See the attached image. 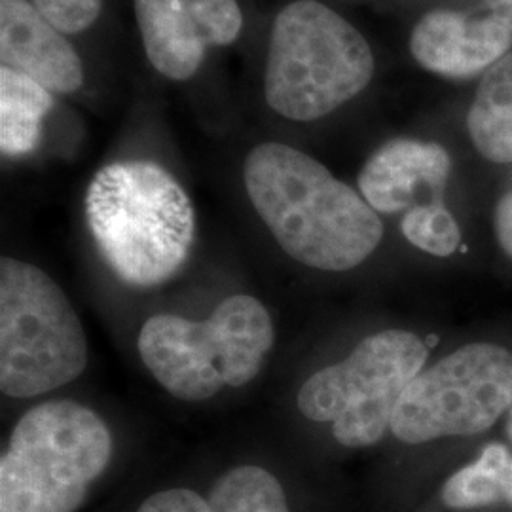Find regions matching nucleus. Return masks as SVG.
I'll use <instances>...</instances> for the list:
<instances>
[{
  "mask_svg": "<svg viewBox=\"0 0 512 512\" xmlns=\"http://www.w3.org/2000/svg\"><path fill=\"white\" fill-rule=\"evenodd\" d=\"M0 59L52 93H74L84 84L73 44L29 0H0Z\"/></svg>",
  "mask_w": 512,
  "mask_h": 512,
  "instance_id": "obj_12",
  "label": "nucleus"
},
{
  "mask_svg": "<svg viewBox=\"0 0 512 512\" xmlns=\"http://www.w3.org/2000/svg\"><path fill=\"white\" fill-rule=\"evenodd\" d=\"M54 109L52 92L27 74L0 69V150L8 158L31 154L40 143L42 124Z\"/></svg>",
  "mask_w": 512,
  "mask_h": 512,
  "instance_id": "obj_14",
  "label": "nucleus"
},
{
  "mask_svg": "<svg viewBox=\"0 0 512 512\" xmlns=\"http://www.w3.org/2000/svg\"><path fill=\"white\" fill-rule=\"evenodd\" d=\"M38 12L61 33H80L99 18L103 0H33Z\"/></svg>",
  "mask_w": 512,
  "mask_h": 512,
  "instance_id": "obj_18",
  "label": "nucleus"
},
{
  "mask_svg": "<svg viewBox=\"0 0 512 512\" xmlns=\"http://www.w3.org/2000/svg\"><path fill=\"white\" fill-rule=\"evenodd\" d=\"M495 236L507 255L512 256V192L505 194L495 207Z\"/></svg>",
  "mask_w": 512,
  "mask_h": 512,
  "instance_id": "obj_19",
  "label": "nucleus"
},
{
  "mask_svg": "<svg viewBox=\"0 0 512 512\" xmlns=\"http://www.w3.org/2000/svg\"><path fill=\"white\" fill-rule=\"evenodd\" d=\"M88 365L84 327L67 294L37 266L0 262V389L29 399L76 380Z\"/></svg>",
  "mask_w": 512,
  "mask_h": 512,
  "instance_id": "obj_6",
  "label": "nucleus"
},
{
  "mask_svg": "<svg viewBox=\"0 0 512 512\" xmlns=\"http://www.w3.org/2000/svg\"><path fill=\"white\" fill-rule=\"evenodd\" d=\"M404 238L435 256L454 255L461 245V230L444 202L425 203L406 211L401 222Z\"/></svg>",
  "mask_w": 512,
  "mask_h": 512,
  "instance_id": "obj_17",
  "label": "nucleus"
},
{
  "mask_svg": "<svg viewBox=\"0 0 512 512\" xmlns=\"http://www.w3.org/2000/svg\"><path fill=\"white\" fill-rule=\"evenodd\" d=\"M150 63L169 80H188L209 46H230L243 27L238 0H135Z\"/></svg>",
  "mask_w": 512,
  "mask_h": 512,
  "instance_id": "obj_9",
  "label": "nucleus"
},
{
  "mask_svg": "<svg viewBox=\"0 0 512 512\" xmlns=\"http://www.w3.org/2000/svg\"><path fill=\"white\" fill-rule=\"evenodd\" d=\"M207 501L211 512H291L279 480L253 465L220 476Z\"/></svg>",
  "mask_w": 512,
  "mask_h": 512,
  "instance_id": "obj_16",
  "label": "nucleus"
},
{
  "mask_svg": "<svg viewBox=\"0 0 512 512\" xmlns=\"http://www.w3.org/2000/svg\"><path fill=\"white\" fill-rule=\"evenodd\" d=\"M452 171L446 148L414 139H393L378 148L361 169L359 190L376 213H401L442 202Z\"/></svg>",
  "mask_w": 512,
  "mask_h": 512,
  "instance_id": "obj_11",
  "label": "nucleus"
},
{
  "mask_svg": "<svg viewBox=\"0 0 512 512\" xmlns=\"http://www.w3.org/2000/svg\"><path fill=\"white\" fill-rule=\"evenodd\" d=\"M243 177L258 217L304 266L348 272L384 238V224L365 198L302 150L281 143L253 148Z\"/></svg>",
  "mask_w": 512,
  "mask_h": 512,
  "instance_id": "obj_1",
  "label": "nucleus"
},
{
  "mask_svg": "<svg viewBox=\"0 0 512 512\" xmlns=\"http://www.w3.org/2000/svg\"><path fill=\"white\" fill-rule=\"evenodd\" d=\"M112 458L109 427L74 401L21 416L0 459V512H74Z\"/></svg>",
  "mask_w": 512,
  "mask_h": 512,
  "instance_id": "obj_5",
  "label": "nucleus"
},
{
  "mask_svg": "<svg viewBox=\"0 0 512 512\" xmlns=\"http://www.w3.org/2000/svg\"><path fill=\"white\" fill-rule=\"evenodd\" d=\"M505 501H509L512 505V467L507 476V494H505Z\"/></svg>",
  "mask_w": 512,
  "mask_h": 512,
  "instance_id": "obj_20",
  "label": "nucleus"
},
{
  "mask_svg": "<svg viewBox=\"0 0 512 512\" xmlns=\"http://www.w3.org/2000/svg\"><path fill=\"white\" fill-rule=\"evenodd\" d=\"M429 349L406 330L365 338L348 359L315 372L298 391V410L311 421L332 423L346 448H366L382 439L406 387L427 363Z\"/></svg>",
  "mask_w": 512,
  "mask_h": 512,
  "instance_id": "obj_7",
  "label": "nucleus"
},
{
  "mask_svg": "<svg viewBox=\"0 0 512 512\" xmlns=\"http://www.w3.org/2000/svg\"><path fill=\"white\" fill-rule=\"evenodd\" d=\"M507 431H509V437H511V440H512V410H511V418H509V429H507Z\"/></svg>",
  "mask_w": 512,
  "mask_h": 512,
  "instance_id": "obj_21",
  "label": "nucleus"
},
{
  "mask_svg": "<svg viewBox=\"0 0 512 512\" xmlns=\"http://www.w3.org/2000/svg\"><path fill=\"white\" fill-rule=\"evenodd\" d=\"M374 55L365 37L329 6L294 0L274 21L264 95L272 109L311 122L365 90Z\"/></svg>",
  "mask_w": 512,
  "mask_h": 512,
  "instance_id": "obj_4",
  "label": "nucleus"
},
{
  "mask_svg": "<svg viewBox=\"0 0 512 512\" xmlns=\"http://www.w3.org/2000/svg\"><path fill=\"white\" fill-rule=\"evenodd\" d=\"M511 452L503 444H490L475 463L459 469L442 488V501L456 511H469L505 501Z\"/></svg>",
  "mask_w": 512,
  "mask_h": 512,
  "instance_id": "obj_15",
  "label": "nucleus"
},
{
  "mask_svg": "<svg viewBox=\"0 0 512 512\" xmlns=\"http://www.w3.org/2000/svg\"><path fill=\"white\" fill-rule=\"evenodd\" d=\"M86 220L112 272L135 287H156L190 255L196 219L179 181L143 160L99 169L88 186Z\"/></svg>",
  "mask_w": 512,
  "mask_h": 512,
  "instance_id": "obj_2",
  "label": "nucleus"
},
{
  "mask_svg": "<svg viewBox=\"0 0 512 512\" xmlns=\"http://www.w3.org/2000/svg\"><path fill=\"white\" fill-rule=\"evenodd\" d=\"M139 355L173 397L200 403L224 385L241 387L256 378L274 346V323L249 294L222 300L207 321L162 313L145 321Z\"/></svg>",
  "mask_w": 512,
  "mask_h": 512,
  "instance_id": "obj_3",
  "label": "nucleus"
},
{
  "mask_svg": "<svg viewBox=\"0 0 512 512\" xmlns=\"http://www.w3.org/2000/svg\"><path fill=\"white\" fill-rule=\"evenodd\" d=\"M512 48V0H482L471 12L433 10L418 21L410 50L423 69L446 78L486 73Z\"/></svg>",
  "mask_w": 512,
  "mask_h": 512,
  "instance_id": "obj_10",
  "label": "nucleus"
},
{
  "mask_svg": "<svg viewBox=\"0 0 512 512\" xmlns=\"http://www.w3.org/2000/svg\"><path fill=\"white\" fill-rule=\"evenodd\" d=\"M467 129L480 156L494 164H511L512 50L482 74Z\"/></svg>",
  "mask_w": 512,
  "mask_h": 512,
  "instance_id": "obj_13",
  "label": "nucleus"
},
{
  "mask_svg": "<svg viewBox=\"0 0 512 512\" xmlns=\"http://www.w3.org/2000/svg\"><path fill=\"white\" fill-rule=\"evenodd\" d=\"M511 404V351L469 344L421 370L395 408L391 431L406 444L478 435Z\"/></svg>",
  "mask_w": 512,
  "mask_h": 512,
  "instance_id": "obj_8",
  "label": "nucleus"
}]
</instances>
